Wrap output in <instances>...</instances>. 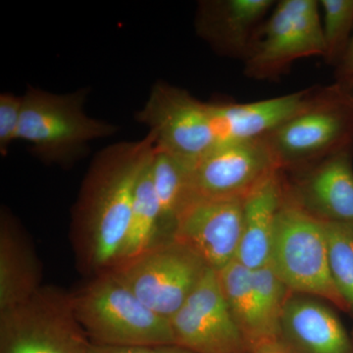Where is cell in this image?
<instances>
[{
    "instance_id": "cell-13",
    "label": "cell",
    "mask_w": 353,
    "mask_h": 353,
    "mask_svg": "<svg viewBox=\"0 0 353 353\" xmlns=\"http://www.w3.org/2000/svg\"><path fill=\"white\" fill-rule=\"evenodd\" d=\"M289 172L294 176L288 182L285 176L288 192L310 214L353 223V145Z\"/></svg>"
},
{
    "instance_id": "cell-9",
    "label": "cell",
    "mask_w": 353,
    "mask_h": 353,
    "mask_svg": "<svg viewBox=\"0 0 353 353\" xmlns=\"http://www.w3.org/2000/svg\"><path fill=\"white\" fill-rule=\"evenodd\" d=\"M208 269L196 253L172 240L153 246L137 259L110 271L150 310L169 320L185 303Z\"/></svg>"
},
{
    "instance_id": "cell-12",
    "label": "cell",
    "mask_w": 353,
    "mask_h": 353,
    "mask_svg": "<svg viewBox=\"0 0 353 353\" xmlns=\"http://www.w3.org/2000/svg\"><path fill=\"white\" fill-rule=\"evenodd\" d=\"M243 201L194 197L176 222L173 241L196 253L209 268L222 270L240 248Z\"/></svg>"
},
{
    "instance_id": "cell-28",
    "label": "cell",
    "mask_w": 353,
    "mask_h": 353,
    "mask_svg": "<svg viewBox=\"0 0 353 353\" xmlns=\"http://www.w3.org/2000/svg\"><path fill=\"white\" fill-rule=\"evenodd\" d=\"M154 353H194L187 350V348L181 347V345H162V347H158L154 348Z\"/></svg>"
},
{
    "instance_id": "cell-1",
    "label": "cell",
    "mask_w": 353,
    "mask_h": 353,
    "mask_svg": "<svg viewBox=\"0 0 353 353\" xmlns=\"http://www.w3.org/2000/svg\"><path fill=\"white\" fill-rule=\"evenodd\" d=\"M157 148L152 132L121 141L95 155L72 213L77 266L88 278L115 266L126 236L137 188Z\"/></svg>"
},
{
    "instance_id": "cell-26",
    "label": "cell",
    "mask_w": 353,
    "mask_h": 353,
    "mask_svg": "<svg viewBox=\"0 0 353 353\" xmlns=\"http://www.w3.org/2000/svg\"><path fill=\"white\" fill-rule=\"evenodd\" d=\"M353 77V34L340 63L334 68L336 82L347 80Z\"/></svg>"
},
{
    "instance_id": "cell-21",
    "label": "cell",
    "mask_w": 353,
    "mask_h": 353,
    "mask_svg": "<svg viewBox=\"0 0 353 353\" xmlns=\"http://www.w3.org/2000/svg\"><path fill=\"white\" fill-rule=\"evenodd\" d=\"M330 273L334 287L353 314V223L324 221Z\"/></svg>"
},
{
    "instance_id": "cell-11",
    "label": "cell",
    "mask_w": 353,
    "mask_h": 353,
    "mask_svg": "<svg viewBox=\"0 0 353 353\" xmlns=\"http://www.w3.org/2000/svg\"><path fill=\"white\" fill-rule=\"evenodd\" d=\"M280 167L264 137L230 143L190 167V188L199 199H245Z\"/></svg>"
},
{
    "instance_id": "cell-8",
    "label": "cell",
    "mask_w": 353,
    "mask_h": 353,
    "mask_svg": "<svg viewBox=\"0 0 353 353\" xmlns=\"http://www.w3.org/2000/svg\"><path fill=\"white\" fill-rule=\"evenodd\" d=\"M324 50L319 1L281 0L243 61V73L253 80L279 81L297 60L323 57Z\"/></svg>"
},
{
    "instance_id": "cell-25",
    "label": "cell",
    "mask_w": 353,
    "mask_h": 353,
    "mask_svg": "<svg viewBox=\"0 0 353 353\" xmlns=\"http://www.w3.org/2000/svg\"><path fill=\"white\" fill-rule=\"evenodd\" d=\"M154 348L131 347V345H101V343H90L87 353H154Z\"/></svg>"
},
{
    "instance_id": "cell-17",
    "label": "cell",
    "mask_w": 353,
    "mask_h": 353,
    "mask_svg": "<svg viewBox=\"0 0 353 353\" xmlns=\"http://www.w3.org/2000/svg\"><path fill=\"white\" fill-rule=\"evenodd\" d=\"M284 172L267 176L243 201V228L236 260L255 270L269 264L276 220L285 196Z\"/></svg>"
},
{
    "instance_id": "cell-24",
    "label": "cell",
    "mask_w": 353,
    "mask_h": 353,
    "mask_svg": "<svg viewBox=\"0 0 353 353\" xmlns=\"http://www.w3.org/2000/svg\"><path fill=\"white\" fill-rule=\"evenodd\" d=\"M23 110V95L0 94V154L6 157L9 146L18 139Z\"/></svg>"
},
{
    "instance_id": "cell-2",
    "label": "cell",
    "mask_w": 353,
    "mask_h": 353,
    "mask_svg": "<svg viewBox=\"0 0 353 353\" xmlns=\"http://www.w3.org/2000/svg\"><path fill=\"white\" fill-rule=\"evenodd\" d=\"M136 120L154 134L158 148L190 167L222 146L259 137L252 102L209 103L165 82L153 85Z\"/></svg>"
},
{
    "instance_id": "cell-18",
    "label": "cell",
    "mask_w": 353,
    "mask_h": 353,
    "mask_svg": "<svg viewBox=\"0 0 353 353\" xmlns=\"http://www.w3.org/2000/svg\"><path fill=\"white\" fill-rule=\"evenodd\" d=\"M150 170L159 205L161 243H166L173 240L179 218L194 199L190 166L157 145Z\"/></svg>"
},
{
    "instance_id": "cell-4",
    "label": "cell",
    "mask_w": 353,
    "mask_h": 353,
    "mask_svg": "<svg viewBox=\"0 0 353 353\" xmlns=\"http://www.w3.org/2000/svg\"><path fill=\"white\" fill-rule=\"evenodd\" d=\"M88 90L55 94L28 87L18 139L29 143L34 157L46 164L67 167L87 154L88 145L108 138L118 128L90 117L85 111Z\"/></svg>"
},
{
    "instance_id": "cell-23",
    "label": "cell",
    "mask_w": 353,
    "mask_h": 353,
    "mask_svg": "<svg viewBox=\"0 0 353 353\" xmlns=\"http://www.w3.org/2000/svg\"><path fill=\"white\" fill-rule=\"evenodd\" d=\"M252 283L267 333L277 341L281 318L292 292L269 264L252 270Z\"/></svg>"
},
{
    "instance_id": "cell-19",
    "label": "cell",
    "mask_w": 353,
    "mask_h": 353,
    "mask_svg": "<svg viewBox=\"0 0 353 353\" xmlns=\"http://www.w3.org/2000/svg\"><path fill=\"white\" fill-rule=\"evenodd\" d=\"M216 273L223 297L234 323L245 338L250 353L261 343L276 341L270 338L262 321L253 292L252 270L234 259Z\"/></svg>"
},
{
    "instance_id": "cell-20",
    "label": "cell",
    "mask_w": 353,
    "mask_h": 353,
    "mask_svg": "<svg viewBox=\"0 0 353 353\" xmlns=\"http://www.w3.org/2000/svg\"><path fill=\"white\" fill-rule=\"evenodd\" d=\"M152 161L143 172L137 188L126 236L113 268L137 259L152 250L153 246L161 243L160 210L153 188Z\"/></svg>"
},
{
    "instance_id": "cell-3",
    "label": "cell",
    "mask_w": 353,
    "mask_h": 353,
    "mask_svg": "<svg viewBox=\"0 0 353 353\" xmlns=\"http://www.w3.org/2000/svg\"><path fill=\"white\" fill-rule=\"evenodd\" d=\"M72 296L90 343L153 348L175 343L170 321L141 303L112 271L90 278Z\"/></svg>"
},
{
    "instance_id": "cell-30",
    "label": "cell",
    "mask_w": 353,
    "mask_h": 353,
    "mask_svg": "<svg viewBox=\"0 0 353 353\" xmlns=\"http://www.w3.org/2000/svg\"><path fill=\"white\" fill-rule=\"evenodd\" d=\"M352 343H353V341H352Z\"/></svg>"
},
{
    "instance_id": "cell-16",
    "label": "cell",
    "mask_w": 353,
    "mask_h": 353,
    "mask_svg": "<svg viewBox=\"0 0 353 353\" xmlns=\"http://www.w3.org/2000/svg\"><path fill=\"white\" fill-rule=\"evenodd\" d=\"M36 250L12 212L0 211V311L15 307L43 287Z\"/></svg>"
},
{
    "instance_id": "cell-29",
    "label": "cell",
    "mask_w": 353,
    "mask_h": 353,
    "mask_svg": "<svg viewBox=\"0 0 353 353\" xmlns=\"http://www.w3.org/2000/svg\"><path fill=\"white\" fill-rule=\"evenodd\" d=\"M336 82V81H334ZM340 83L341 88L347 92V94L352 97L353 101V77L352 78L347 79V80L341 81V82H336Z\"/></svg>"
},
{
    "instance_id": "cell-10",
    "label": "cell",
    "mask_w": 353,
    "mask_h": 353,
    "mask_svg": "<svg viewBox=\"0 0 353 353\" xmlns=\"http://www.w3.org/2000/svg\"><path fill=\"white\" fill-rule=\"evenodd\" d=\"M175 345L194 353H250L209 268L185 303L169 319Z\"/></svg>"
},
{
    "instance_id": "cell-27",
    "label": "cell",
    "mask_w": 353,
    "mask_h": 353,
    "mask_svg": "<svg viewBox=\"0 0 353 353\" xmlns=\"http://www.w3.org/2000/svg\"><path fill=\"white\" fill-rule=\"evenodd\" d=\"M250 353H290L278 341H267L253 348Z\"/></svg>"
},
{
    "instance_id": "cell-15",
    "label": "cell",
    "mask_w": 353,
    "mask_h": 353,
    "mask_svg": "<svg viewBox=\"0 0 353 353\" xmlns=\"http://www.w3.org/2000/svg\"><path fill=\"white\" fill-rule=\"evenodd\" d=\"M279 341L290 353H353V343L333 309L292 292L281 318Z\"/></svg>"
},
{
    "instance_id": "cell-6",
    "label": "cell",
    "mask_w": 353,
    "mask_h": 353,
    "mask_svg": "<svg viewBox=\"0 0 353 353\" xmlns=\"http://www.w3.org/2000/svg\"><path fill=\"white\" fill-rule=\"evenodd\" d=\"M281 170L294 171L353 145V101L340 83L322 87L305 110L264 136Z\"/></svg>"
},
{
    "instance_id": "cell-5",
    "label": "cell",
    "mask_w": 353,
    "mask_h": 353,
    "mask_svg": "<svg viewBox=\"0 0 353 353\" xmlns=\"http://www.w3.org/2000/svg\"><path fill=\"white\" fill-rule=\"evenodd\" d=\"M269 265L290 292L321 299L348 312L330 273L324 221L299 205L287 185L272 238Z\"/></svg>"
},
{
    "instance_id": "cell-22",
    "label": "cell",
    "mask_w": 353,
    "mask_h": 353,
    "mask_svg": "<svg viewBox=\"0 0 353 353\" xmlns=\"http://www.w3.org/2000/svg\"><path fill=\"white\" fill-rule=\"evenodd\" d=\"M325 62L336 68L353 34V0H321Z\"/></svg>"
},
{
    "instance_id": "cell-7",
    "label": "cell",
    "mask_w": 353,
    "mask_h": 353,
    "mask_svg": "<svg viewBox=\"0 0 353 353\" xmlns=\"http://www.w3.org/2000/svg\"><path fill=\"white\" fill-rule=\"evenodd\" d=\"M90 341L72 292L43 285L15 307L0 311V353H87Z\"/></svg>"
},
{
    "instance_id": "cell-14",
    "label": "cell",
    "mask_w": 353,
    "mask_h": 353,
    "mask_svg": "<svg viewBox=\"0 0 353 353\" xmlns=\"http://www.w3.org/2000/svg\"><path fill=\"white\" fill-rule=\"evenodd\" d=\"M274 0H204L196 14L199 38L218 54L245 61Z\"/></svg>"
}]
</instances>
